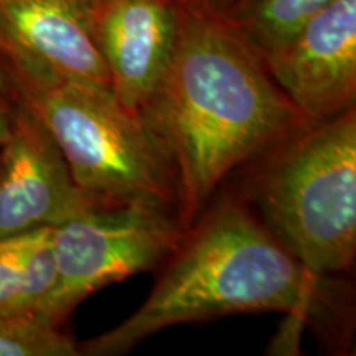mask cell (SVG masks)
<instances>
[{
	"label": "cell",
	"instance_id": "9",
	"mask_svg": "<svg viewBox=\"0 0 356 356\" xmlns=\"http://www.w3.org/2000/svg\"><path fill=\"white\" fill-rule=\"evenodd\" d=\"M89 29L111 91L140 115L165 76L178 35V0H88Z\"/></svg>",
	"mask_w": 356,
	"mask_h": 356
},
{
	"label": "cell",
	"instance_id": "3",
	"mask_svg": "<svg viewBox=\"0 0 356 356\" xmlns=\"http://www.w3.org/2000/svg\"><path fill=\"white\" fill-rule=\"evenodd\" d=\"M236 193L314 275L356 257V108L305 121L234 172Z\"/></svg>",
	"mask_w": 356,
	"mask_h": 356
},
{
	"label": "cell",
	"instance_id": "11",
	"mask_svg": "<svg viewBox=\"0 0 356 356\" xmlns=\"http://www.w3.org/2000/svg\"><path fill=\"white\" fill-rule=\"evenodd\" d=\"M333 0H234L220 13L259 53L291 40Z\"/></svg>",
	"mask_w": 356,
	"mask_h": 356
},
{
	"label": "cell",
	"instance_id": "5",
	"mask_svg": "<svg viewBox=\"0 0 356 356\" xmlns=\"http://www.w3.org/2000/svg\"><path fill=\"white\" fill-rule=\"evenodd\" d=\"M56 279L38 318L61 327L91 293L163 264L185 228L173 208L92 207L51 229Z\"/></svg>",
	"mask_w": 356,
	"mask_h": 356
},
{
	"label": "cell",
	"instance_id": "10",
	"mask_svg": "<svg viewBox=\"0 0 356 356\" xmlns=\"http://www.w3.org/2000/svg\"><path fill=\"white\" fill-rule=\"evenodd\" d=\"M51 229L0 238V315L38 317L56 279Z\"/></svg>",
	"mask_w": 356,
	"mask_h": 356
},
{
	"label": "cell",
	"instance_id": "2",
	"mask_svg": "<svg viewBox=\"0 0 356 356\" xmlns=\"http://www.w3.org/2000/svg\"><path fill=\"white\" fill-rule=\"evenodd\" d=\"M163 264L144 304L113 330L78 345L79 355H126L168 327L225 315L323 318L341 296L330 275L310 274L234 190L211 198Z\"/></svg>",
	"mask_w": 356,
	"mask_h": 356
},
{
	"label": "cell",
	"instance_id": "6",
	"mask_svg": "<svg viewBox=\"0 0 356 356\" xmlns=\"http://www.w3.org/2000/svg\"><path fill=\"white\" fill-rule=\"evenodd\" d=\"M99 207L79 188L56 140L37 115L12 102L0 147V238L55 228Z\"/></svg>",
	"mask_w": 356,
	"mask_h": 356
},
{
	"label": "cell",
	"instance_id": "8",
	"mask_svg": "<svg viewBox=\"0 0 356 356\" xmlns=\"http://www.w3.org/2000/svg\"><path fill=\"white\" fill-rule=\"evenodd\" d=\"M0 65L111 88L89 29L88 0H0Z\"/></svg>",
	"mask_w": 356,
	"mask_h": 356
},
{
	"label": "cell",
	"instance_id": "12",
	"mask_svg": "<svg viewBox=\"0 0 356 356\" xmlns=\"http://www.w3.org/2000/svg\"><path fill=\"white\" fill-rule=\"evenodd\" d=\"M78 343L38 317L0 315V356H76Z\"/></svg>",
	"mask_w": 356,
	"mask_h": 356
},
{
	"label": "cell",
	"instance_id": "7",
	"mask_svg": "<svg viewBox=\"0 0 356 356\" xmlns=\"http://www.w3.org/2000/svg\"><path fill=\"white\" fill-rule=\"evenodd\" d=\"M261 56L274 83L309 121L355 108L356 0H333L291 40Z\"/></svg>",
	"mask_w": 356,
	"mask_h": 356
},
{
	"label": "cell",
	"instance_id": "4",
	"mask_svg": "<svg viewBox=\"0 0 356 356\" xmlns=\"http://www.w3.org/2000/svg\"><path fill=\"white\" fill-rule=\"evenodd\" d=\"M0 96L48 129L76 185L99 207L160 204L177 211L170 165L139 115L111 88L35 76L0 65Z\"/></svg>",
	"mask_w": 356,
	"mask_h": 356
},
{
	"label": "cell",
	"instance_id": "1",
	"mask_svg": "<svg viewBox=\"0 0 356 356\" xmlns=\"http://www.w3.org/2000/svg\"><path fill=\"white\" fill-rule=\"evenodd\" d=\"M139 118L170 165L185 229L226 178L309 121L270 78L261 53L197 0H178L170 65Z\"/></svg>",
	"mask_w": 356,
	"mask_h": 356
},
{
	"label": "cell",
	"instance_id": "13",
	"mask_svg": "<svg viewBox=\"0 0 356 356\" xmlns=\"http://www.w3.org/2000/svg\"><path fill=\"white\" fill-rule=\"evenodd\" d=\"M12 126V102L0 96V147L7 140Z\"/></svg>",
	"mask_w": 356,
	"mask_h": 356
},
{
	"label": "cell",
	"instance_id": "14",
	"mask_svg": "<svg viewBox=\"0 0 356 356\" xmlns=\"http://www.w3.org/2000/svg\"><path fill=\"white\" fill-rule=\"evenodd\" d=\"M197 2L203 3V6H207V7H210L211 10L221 12L222 8L228 7L231 2H234V0H197Z\"/></svg>",
	"mask_w": 356,
	"mask_h": 356
}]
</instances>
